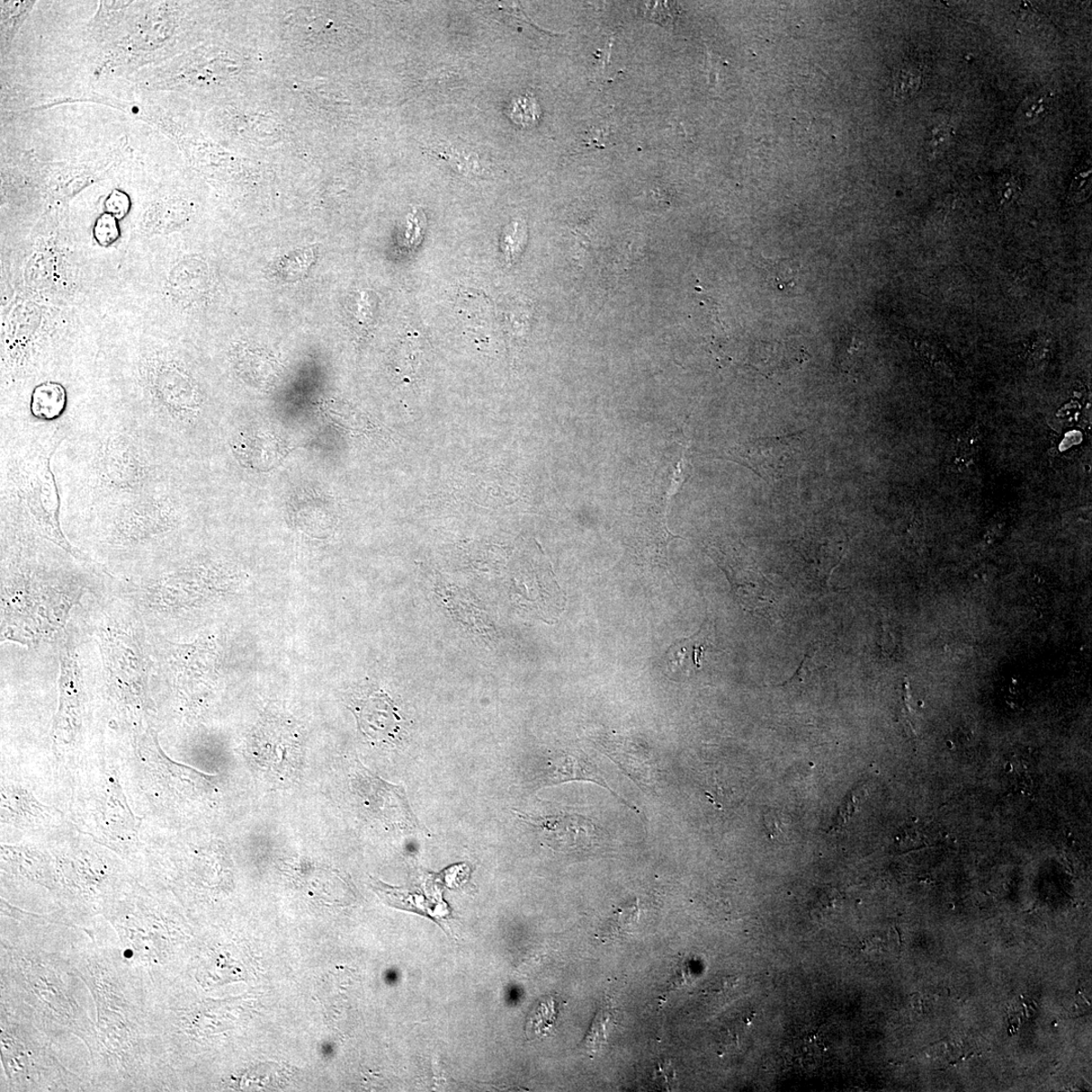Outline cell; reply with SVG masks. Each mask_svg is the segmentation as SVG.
<instances>
[{
	"instance_id": "cell-14",
	"label": "cell",
	"mask_w": 1092,
	"mask_h": 1092,
	"mask_svg": "<svg viewBox=\"0 0 1092 1092\" xmlns=\"http://www.w3.org/2000/svg\"><path fill=\"white\" fill-rule=\"evenodd\" d=\"M558 1016L559 1006L557 1000L551 997L543 998L532 1008L531 1013L526 1019L525 1032L527 1037H537L548 1035L554 1024H556Z\"/></svg>"
},
{
	"instance_id": "cell-13",
	"label": "cell",
	"mask_w": 1092,
	"mask_h": 1092,
	"mask_svg": "<svg viewBox=\"0 0 1092 1092\" xmlns=\"http://www.w3.org/2000/svg\"><path fill=\"white\" fill-rule=\"evenodd\" d=\"M799 265L790 259H762L760 274L769 288L779 293H790L798 288Z\"/></svg>"
},
{
	"instance_id": "cell-17",
	"label": "cell",
	"mask_w": 1092,
	"mask_h": 1092,
	"mask_svg": "<svg viewBox=\"0 0 1092 1092\" xmlns=\"http://www.w3.org/2000/svg\"><path fill=\"white\" fill-rule=\"evenodd\" d=\"M924 76L915 66H904L898 71L895 80V94L904 100L917 95L923 87Z\"/></svg>"
},
{
	"instance_id": "cell-11",
	"label": "cell",
	"mask_w": 1092,
	"mask_h": 1092,
	"mask_svg": "<svg viewBox=\"0 0 1092 1092\" xmlns=\"http://www.w3.org/2000/svg\"><path fill=\"white\" fill-rule=\"evenodd\" d=\"M536 786L548 787L571 781L593 782L616 793L605 781L599 769L590 760L576 754H557L544 760L534 776Z\"/></svg>"
},
{
	"instance_id": "cell-22",
	"label": "cell",
	"mask_w": 1092,
	"mask_h": 1092,
	"mask_svg": "<svg viewBox=\"0 0 1092 1092\" xmlns=\"http://www.w3.org/2000/svg\"><path fill=\"white\" fill-rule=\"evenodd\" d=\"M952 137V129L939 126L933 131L932 139L929 142L930 147L934 151H942L950 144Z\"/></svg>"
},
{
	"instance_id": "cell-20",
	"label": "cell",
	"mask_w": 1092,
	"mask_h": 1092,
	"mask_svg": "<svg viewBox=\"0 0 1092 1092\" xmlns=\"http://www.w3.org/2000/svg\"><path fill=\"white\" fill-rule=\"evenodd\" d=\"M104 207L107 213L112 214L115 219L122 220L127 216L131 209L129 195L115 190L107 196Z\"/></svg>"
},
{
	"instance_id": "cell-7",
	"label": "cell",
	"mask_w": 1092,
	"mask_h": 1092,
	"mask_svg": "<svg viewBox=\"0 0 1092 1092\" xmlns=\"http://www.w3.org/2000/svg\"><path fill=\"white\" fill-rule=\"evenodd\" d=\"M55 1046L31 1019L0 1006L2 1091H94L91 1080L61 1062Z\"/></svg>"
},
{
	"instance_id": "cell-9",
	"label": "cell",
	"mask_w": 1092,
	"mask_h": 1092,
	"mask_svg": "<svg viewBox=\"0 0 1092 1092\" xmlns=\"http://www.w3.org/2000/svg\"><path fill=\"white\" fill-rule=\"evenodd\" d=\"M521 819L540 830L543 844L554 851L581 852L599 846L604 838L601 829L588 818L579 814H558L551 817Z\"/></svg>"
},
{
	"instance_id": "cell-23",
	"label": "cell",
	"mask_w": 1092,
	"mask_h": 1092,
	"mask_svg": "<svg viewBox=\"0 0 1092 1092\" xmlns=\"http://www.w3.org/2000/svg\"><path fill=\"white\" fill-rule=\"evenodd\" d=\"M910 700H911V697H910V693H909V687L908 684H906V686H904V696H903V709H902L903 720L907 721L908 727L910 728V730L912 731H916L915 714H914V710L911 709Z\"/></svg>"
},
{
	"instance_id": "cell-5",
	"label": "cell",
	"mask_w": 1092,
	"mask_h": 1092,
	"mask_svg": "<svg viewBox=\"0 0 1092 1092\" xmlns=\"http://www.w3.org/2000/svg\"><path fill=\"white\" fill-rule=\"evenodd\" d=\"M179 480L148 493L124 498L62 522L77 527L107 558L158 559L186 516V498Z\"/></svg>"
},
{
	"instance_id": "cell-21",
	"label": "cell",
	"mask_w": 1092,
	"mask_h": 1092,
	"mask_svg": "<svg viewBox=\"0 0 1092 1092\" xmlns=\"http://www.w3.org/2000/svg\"><path fill=\"white\" fill-rule=\"evenodd\" d=\"M765 827L771 839H779L786 835L787 821L781 813L772 811L765 816Z\"/></svg>"
},
{
	"instance_id": "cell-16",
	"label": "cell",
	"mask_w": 1092,
	"mask_h": 1092,
	"mask_svg": "<svg viewBox=\"0 0 1092 1092\" xmlns=\"http://www.w3.org/2000/svg\"><path fill=\"white\" fill-rule=\"evenodd\" d=\"M31 6L32 3L28 2L2 3V35L5 42L10 40L17 28H19L21 21L25 19Z\"/></svg>"
},
{
	"instance_id": "cell-2",
	"label": "cell",
	"mask_w": 1092,
	"mask_h": 1092,
	"mask_svg": "<svg viewBox=\"0 0 1092 1092\" xmlns=\"http://www.w3.org/2000/svg\"><path fill=\"white\" fill-rule=\"evenodd\" d=\"M0 1006L37 1026L57 1045L69 1037L88 1053L95 1046V1018L83 1004L84 981L70 960L77 926L64 915L37 916L2 903Z\"/></svg>"
},
{
	"instance_id": "cell-15",
	"label": "cell",
	"mask_w": 1092,
	"mask_h": 1092,
	"mask_svg": "<svg viewBox=\"0 0 1092 1092\" xmlns=\"http://www.w3.org/2000/svg\"><path fill=\"white\" fill-rule=\"evenodd\" d=\"M509 116L515 124L522 127H532L540 120V106L531 95L525 94L515 98L509 106Z\"/></svg>"
},
{
	"instance_id": "cell-24",
	"label": "cell",
	"mask_w": 1092,
	"mask_h": 1092,
	"mask_svg": "<svg viewBox=\"0 0 1092 1092\" xmlns=\"http://www.w3.org/2000/svg\"><path fill=\"white\" fill-rule=\"evenodd\" d=\"M1047 102L1048 101H1047L1046 98L1039 97L1037 100L1031 103V104L1027 106V110L1025 112L1026 119L1029 122L1039 119L1040 115L1046 112L1047 107H1048L1047 106V104H1048Z\"/></svg>"
},
{
	"instance_id": "cell-8",
	"label": "cell",
	"mask_w": 1092,
	"mask_h": 1092,
	"mask_svg": "<svg viewBox=\"0 0 1092 1092\" xmlns=\"http://www.w3.org/2000/svg\"><path fill=\"white\" fill-rule=\"evenodd\" d=\"M803 452L801 434L760 438L746 446L740 454V462L771 482L798 472L803 462Z\"/></svg>"
},
{
	"instance_id": "cell-18",
	"label": "cell",
	"mask_w": 1092,
	"mask_h": 1092,
	"mask_svg": "<svg viewBox=\"0 0 1092 1092\" xmlns=\"http://www.w3.org/2000/svg\"><path fill=\"white\" fill-rule=\"evenodd\" d=\"M110 213H104L95 222L94 228V237L98 245L103 247H110L119 240L121 230L118 223Z\"/></svg>"
},
{
	"instance_id": "cell-6",
	"label": "cell",
	"mask_w": 1092,
	"mask_h": 1092,
	"mask_svg": "<svg viewBox=\"0 0 1092 1092\" xmlns=\"http://www.w3.org/2000/svg\"><path fill=\"white\" fill-rule=\"evenodd\" d=\"M118 938L123 959L149 993L175 981L185 934L172 907L138 886L127 888L104 916Z\"/></svg>"
},
{
	"instance_id": "cell-25",
	"label": "cell",
	"mask_w": 1092,
	"mask_h": 1092,
	"mask_svg": "<svg viewBox=\"0 0 1092 1092\" xmlns=\"http://www.w3.org/2000/svg\"><path fill=\"white\" fill-rule=\"evenodd\" d=\"M819 901L821 906L825 908H837L839 903V894L834 889L828 890L825 893H822Z\"/></svg>"
},
{
	"instance_id": "cell-1",
	"label": "cell",
	"mask_w": 1092,
	"mask_h": 1092,
	"mask_svg": "<svg viewBox=\"0 0 1092 1092\" xmlns=\"http://www.w3.org/2000/svg\"><path fill=\"white\" fill-rule=\"evenodd\" d=\"M178 462L114 401H95L52 461L62 521L182 480Z\"/></svg>"
},
{
	"instance_id": "cell-19",
	"label": "cell",
	"mask_w": 1092,
	"mask_h": 1092,
	"mask_svg": "<svg viewBox=\"0 0 1092 1092\" xmlns=\"http://www.w3.org/2000/svg\"><path fill=\"white\" fill-rule=\"evenodd\" d=\"M865 798L866 792L862 787L857 788V789L849 793L839 809L835 825L832 826V830H838L840 828H843L859 810V808H860V804L864 801Z\"/></svg>"
},
{
	"instance_id": "cell-4",
	"label": "cell",
	"mask_w": 1092,
	"mask_h": 1092,
	"mask_svg": "<svg viewBox=\"0 0 1092 1092\" xmlns=\"http://www.w3.org/2000/svg\"><path fill=\"white\" fill-rule=\"evenodd\" d=\"M66 436H24L0 441L3 532L39 537L78 561L94 563L71 544L62 524V501L52 461Z\"/></svg>"
},
{
	"instance_id": "cell-12",
	"label": "cell",
	"mask_w": 1092,
	"mask_h": 1092,
	"mask_svg": "<svg viewBox=\"0 0 1092 1092\" xmlns=\"http://www.w3.org/2000/svg\"><path fill=\"white\" fill-rule=\"evenodd\" d=\"M715 650V626L707 619L700 631L692 637L677 640L669 648L666 653L667 666L675 674H695L701 669L706 653Z\"/></svg>"
},
{
	"instance_id": "cell-10",
	"label": "cell",
	"mask_w": 1092,
	"mask_h": 1092,
	"mask_svg": "<svg viewBox=\"0 0 1092 1092\" xmlns=\"http://www.w3.org/2000/svg\"><path fill=\"white\" fill-rule=\"evenodd\" d=\"M358 727L365 737L383 742H395L401 730V718L387 694H371L354 704Z\"/></svg>"
},
{
	"instance_id": "cell-3",
	"label": "cell",
	"mask_w": 1092,
	"mask_h": 1092,
	"mask_svg": "<svg viewBox=\"0 0 1092 1092\" xmlns=\"http://www.w3.org/2000/svg\"><path fill=\"white\" fill-rule=\"evenodd\" d=\"M69 956L95 1008L93 1090L156 1091L149 993L124 961L119 943L97 938L93 927H77Z\"/></svg>"
},
{
	"instance_id": "cell-26",
	"label": "cell",
	"mask_w": 1092,
	"mask_h": 1092,
	"mask_svg": "<svg viewBox=\"0 0 1092 1092\" xmlns=\"http://www.w3.org/2000/svg\"><path fill=\"white\" fill-rule=\"evenodd\" d=\"M333 1047H331L330 1044H327L323 1047V1050H322V1051H323V1054L325 1056H331V1053H333Z\"/></svg>"
}]
</instances>
